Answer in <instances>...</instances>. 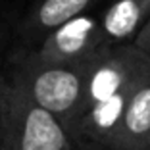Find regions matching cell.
Returning a JSON list of instances; mask_svg holds the SVG:
<instances>
[{
    "label": "cell",
    "mask_w": 150,
    "mask_h": 150,
    "mask_svg": "<svg viewBox=\"0 0 150 150\" xmlns=\"http://www.w3.org/2000/svg\"><path fill=\"white\" fill-rule=\"evenodd\" d=\"M94 56L96 54L81 62L56 64L42 62L35 54V50L18 54L13 58V69L10 79L16 81L33 102L56 115L69 131L83 104Z\"/></svg>",
    "instance_id": "1"
},
{
    "label": "cell",
    "mask_w": 150,
    "mask_h": 150,
    "mask_svg": "<svg viewBox=\"0 0 150 150\" xmlns=\"http://www.w3.org/2000/svg\"><path fill=\"white\" fill-rule=\"evenodd\" d=\"M2 150H77V146L56 115L8 79L2 94Z\"/></svg>",
    "instance_id": "2"
},
{
    "label": "cell",
    "mask_w": 150,
    "mask_h": 150,
    "mask_svg": "<svg viewBox=\"0 0 150 150\" xmlns=\"http://www.w3.org/2000/svg\"><path fill=\"white\" fill-rule=\"evenodd\" d=\"M104 46L108 44L102 33V21L91 13H83L50 31L35 54L42 62L71 64L93 56Z\"/></svg>",
    "instance_id": "3"
},
{
    "label": "cell",
    "mask_w": 150,
    "mask_h": 150,
    "mask_svg": "<svg viewBox=\"0 0 150 150\" xmlns=\"http://www.w3.org/2000/svg\"><path fill=\"white\" fill-rule=\"evenodd\" d=\"M150 135V62L133 91L110 150H144Z\"/></svg>",
    "instance_id": "4"
},
{
    "label": "cell",
    "mask_w": 150,
    "mask_h": 150,
    "mask_svg": "<svg viewBox=\"0 0 150 150\" xmlns=\"http://www.w3.org/2000/svg\"><path fill=\"white\" fill-rule=\"evenodd\" d=\"M150 19V0H114L102 13V33L108 46L129 44Z\"/></svg>",
    "instance_id": "5"
},
{
    "label": "cell",
    "mask_w": 150,
    "mask_h": 150,
    "mask_svg": "<svg viewBox=\"0 0 150 150\" xmlns=\"http://www.w3.org/2000/svg\"><path fill=\"white\" fill-rule=\"evenodd\" d=\"M98 0H40L31 12L25 27L31 35H48L56 27L79 18Z\"/></svg>",
    "instance_id": "6"
},
{
    "label": "cell",
    "mask_w": 150,
    "mask_h": 150,
    "mask_svg": "<svg viewBox=\"0 0 150 150\" xmlns=\"http://www.w3.org/2000/svg\"><path fill=\"white\" fill-rule=\"evenodd\" d=\"M133 44H135V46H137V48L150 60V19H148V23L141 29V33L137 35V39L133 40Z\"/></svg>",
    "instance_id": "7"
},
{
    "label": "cell",
    "mask_w": 150,
    "mask_h": 150,
    "mask_svg": "<svg viewBox=\"0 0 150 150\" xmlns=\"http://www.w3.org/2000/svg\"><path fill=\"white\" fill-rule=\"evenodd\" d=\"M4 79H0V150H2V94H4Z\"/></svg>",
    "instance_id": "8"
},
{
    "label": "cell",
    "mask_w": 150,
    "mask_h": 150,
    "mask_svg": "<svg viewBox=\"0 0 150 150\" xmlns=\"http://www.w3.org/2000/svg\"><path fill=\"white\" fill-rule=\"evenodd\" d=\"M144 150H150V135H148V141H146V146H144Z\"/></svg>",
    "instance_id": "9"
}]
</instances>
